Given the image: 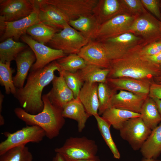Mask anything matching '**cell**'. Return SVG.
I'll return each mask as SVG.
<instances>
[{"label":"cell","instance_id":"obj_46","mask_svg":"<svg viewBox=\"0 0 161 161\" xmlns=\"http://www.w3.org/2000/svg\"><path fill=\"white\" fill-rule=\"evenodd\" d=\"M153 81L155 83L161 84V76L156 77L154 78Z\"/></svg>","mask_w":161,"mask_h":161},{"label":"cell","instance_id":"obj_5","mask_svg":"<svg viewBox=\"0 0 161 161\" xmlns=\"http://www.w3.org/2000/svg\"><path fill=\"white\" fill-rule=\"evenodd\" d=\"M89 41L80 32L66 24L49 43L50 47L62 51L66 55L78 54Z\"/></svg>","mask_w":161,"mask_h":161},{"label":"cell","instance_id":"obj_4","mask_svg":"<svg viewBox=\"0 0 161 161\" xmlns=\"http://www.w3.org/2000/svg\"><path fill=\"white\" fill-rule=\"evenodd\" d=\"M98 148L95 142L86 137H70L63 145L55 149L64 157L75 160L93 159L96 157Z\"/></svg>","mask_w":161,"mask_h":161},{"label":"cell","instance_id":"obj_39","mask_svg":"<svg viewBox=\"0 0 161 161\" xmlns=\"http://www.w3.org/2000/svg\"><path fill=\"white\" fill-rule=\"evenodd\" d=\"M145 44L143 46L141 50V54L144 56L154 55L161 51V40Z\"/></svg>","mask_w":161,"mask_h":161},{"label":"cell","instance_id":"obj_45","mask_svg":"<svg viewBox=\"0 0 161 161\" xmlns=\"http://www.w3.org/2000/svg\"><path fill=\"white\" fill-rule=\"evenodd\" d=\"M4 97V95L0 92V114L2 112V104Z\"/></svg>","mask_w":161,"mask_h":161},{"label":"cell","instance_id":"obj_24","mask_svg":"<svg viewBox=\"0 0 161 161\" xmlns=\"http://www.w3.org/2000/svg\"><path fill=\"white\" fill-rule=\"evenodd\" d=\"M140 150L145 158L157 159L161 154V124L152 130Z\"/></svg>","mask_w":161,"mask_h":161},{"label":"cell","instance_id":"obj_6","mask_svg":"<svg viewBox=\"0 0 161 161\" xmlns=\"http://www.w3.org/2000/svg\"><path fill=\"white\" fill-rule=\"evenodd\" d=\"M6 139L0 143V155L9 149L29 143H39L46 136L44 130L37 126H27L13 133L5 132Z\"/></svg>","mask_w":161,"mask_h":161},{"label":"cell","instance_id":"obj_8","mask_svg":"<svg viewBox=\"0 0 161 161\" xmlns=\"http://www.w3.org/2000/svg\"><path fill=\"white\" fill-rule=\"evenodd\" d=\"M120 135L134 151L140 150L152 130L144 123L141 117L127 120L119 130Z\"/></svg>","mask_w":161,"mask_h":161},{"label":"cell","instance_id":"obj_14","mask_svg":"<svg viewBox=\"0 0 161 161\" xmlns=\"http://www.w3.org/2000/svg\"><path fill=\"white\" fill-rule=\"evenodd\" d=\"M35 10L32 0H0V16L6 22L25 18Z\"/></svg>","mask_w":161,"mask_h":161},{"label":"cell","instance_id":"obj_20","mask_svg":"<svg viewBox=\"0 0 161 161\" xmlns=\"http://www.w3.org/2000/svg\"><path fill=\"white\" fill-rule=\"evenodd\" d=\"M120 0H98L92 14L101 25L125 10Z\"/></svg>","mask_w":161,"mask_h":161},{"label":"cell","instance_id":"obj_23","mask_svg":"<svg viewBox=\"0 0 161 161\" xmlns=\"http://www.w3.org/2000/svg\"><path fill=\"white\" fill-rule=\"evenodd\" d=\"M69 24L81 33L89 41L94 40L100 24L92 13L70 20Z\"/></svg>","mask_w":161,"mask_h":161},{"label":"cell","instance_id":"obj_37","mask_svg":"<svg viewBox=\"0 0 161 161\" xmlns=\"http://www.w3.org/2000/svg\"><path fill=\"white\" fill-rule=\"evenodd\" d=\"M120 1L126 11L132 15L138 16L146 12L141 0H123Z\"/></svg>","mask_w":161,"mask_h":161},{"label":"cell","instance_id":"obj_49","mask_svg":"<svg viewBox=\"0 0 161 161\" xmlns=\"http://www.w3.org/2000/svg\"><path fill=\"white\" fill-rule=\"evenodd\" d=\"M160 6L161 7V2L160 3ZM160 31H161V20L160 21Z\"/></svg>","mask_w":161,"mask_h":161},{"label":"cell","instance_id":"obj_33","mask_svg":"<svg viewBox=\"0 0 161 161\" xmlns=\"http://www.w3.org/2000/svg\"><path fill=\"white\" fill-rule=\"evenodd\" d=\"M33 155L26 145L12 148L0 155V161H33Z\"/></svg>","mask_w":161,"mask_h":161},{"label":"cell","instance_id":"obj_36","mask_svg":"<svg viewBox=\"0 0 161 161\" xmlns=\"http://www.w3.org/2000/svg\"><path fill=\"white\" fill-rule=\"evenodd\" d=\"M60 74L62 75L67 85L72 92L74 97H77L84 83L81 79L78 71L75 72L64 71Z\"/></svg>","mask_w":161,"mask_h":161},{"label":"cell","instance_id":"obj_12","mask_svg":"<svg viewBox=\"0 0 161 161\" xmlns=\"http://www.w3.org/2000/svg\"><path fill=\"white\" fill-rule=\"evenodd\" d=\"M98 0H44L46 3L59 9L70 20L92 13L93 10Z\"/></svg>","mask_w":161,"mask_h":161},{"label":"cell","instance_id":"obj_21","mask_svg":"<svg viewBox=\"0 0 161 161\" xmlns=\"http://www.w3.org/2000/svg\"><path fill=\"white\" fill-rule=\"evenodd\" d=\"M98 83H84L78 95V97L86 112L90 116L98 114L99 101Z\"/></svg>","mask_w":161,"mask_h":161},{"label":"cell","instance_id":"obj_38","mask_svg":"<svg viewBox=\"0 0 161 161\" xmlns=\"http://www.w3.org/2000/svg\"><path fill=\"white\" fill-rule=\"evenodd\" d=\"M143 5L159 20H161V13L160 7V1L158 0H141Z\"/></svg>","mask_w":161,"mask_h":161},{"label":"cell","instance_id":"obj_10","mask_svg":"<svg viewBox=\"0 0 161 161\" xmlns=\"http://www.w3.org/2000/svg\"><path fill=\"white\" fill-rule=\"evenodd\" d=\"M20 38L30 47L36 57V61L30 71L42 68L52 62L66 55L61 50L53 49L39 43L26 34L23 35Z\"/></svg>","mask_w":161,"mask_h":161},{"label":"cell","instance_id":"obj_43","mask_svg":"<svg viewBox=\"0 0 161 161\" xmlns=\"http://www.w3.org/2000/svg\"><path fill=\"white\" fill-rule=\"evenodd\" d=\"M52 161H66L64 157L59 153H56Z\"/></svg>","mask_w":161,"mask_h":161},{"label":"cell","instance_id":"obj_41","mask_svg":"<svg viewBox=\"0 0 161 161\" xmlns=\"http://www.w3.org/2000/svg\"><path fill=\"white\" fill-rule=\"evenodd\" d=\"M144 56L149 61L161 66V51L154 55Z\"/></svg>","mask_w":161,"mask_h":161},{"label":"cell","instance_id":"obj_18","mask_svg":"<svg viewBox=\"0 0 161 161\" xmlns=\"http://www.w3.org/2000/svg\"><path fill=\"white\" fill-rule=\"evenodd\" d=\"M148 96H140L129 92L120 90L113 97L111 107L140 114L142 105Z\"/></svg>","mask_w":161,"mask_h":161},{"label":"cell","instance_id":"obj_17","mask_svg":"<svg viewBox=\"0 0 161 161\" xmlns=\"http://www.w3.org/2000/svg\"><path fill=\"white\" fill-rule=\"evenodd\" d=\"M55 76L52 81V87L46 94L52 103L62 110L75 98L72 90L67 85L62 74Z\"/></svg>","mask_w":161,"mask_h":161},{"label":"cell","instance_id":"obj_27","mask_svg":"<svg viewBox=\"0 0 161 161\" xmlns=\"http://www.w3.org/2000/svg\"><path fill=\"white\" fill-rule=\"evenodd\" d=\"M24 43L8 38L0 43V62L5 63L15 60L21 52L26 49Z\"/></svg>","mask_w":161,"mask_h":161},{"label":"cell","instance_id":"obj_25","mask_svg":"<svg viewBox=\"0 0 161 161\" xmlns=\"http://www.w3.org/2000/svg\"><path fill=\"white\" fill-rule=\"evenodd\" d=\"M101 115L111 126L119 130L129 119L141 116L140 113L112 107L106 109Z\"/></svg>","mask_w":161,"mask_h":161},{"label":"cell","instance_id":"obj_2","mask_svg":"<svg viewBox=\"0 0 161 161\" xmlns=\"http://www.w3.org/2000/svg\"><path fill=\"white\" fill-rule=\"evenodd\" d=\"M61 72L56 61L44 68L30 71L25 85L17 89L14 97L26 112L31 114H37L43 110L44 104L42 94L44 88L52 82L55 75V72Z\"/></svg>","mask_w":161,"mask_h":161},{"label":"cell","instance_id":"obj_30","mask_svg":"<svg viewBox=\"0 0 161 161\" xmlns=\"http://www.w3.org/2000/svg\"><path fill=\"white\" fill-rule=\"evenodd\" d=\"M109 71V69L102 68L90 64H86L83 68L78 71L84 83H98L106 82Z\"/></svg>","mask_w":161,"mask_h":161},{"label":"cell","instance_id":"obj_44","mask_svg":"<svg viewBox=\"0 0 161 161\" xmlns=\"http://www.w3.org/2000/svg\"><path fill=\"white\" fill-rule=\"evenodd\" d=\"M155 101L159 112L161 117V99L152 98Z\"/></svg>","mask_w":161,"mask_h":161},{"label":"cell","instance_id":"obj_9","mask_svg":"<svg viewBox=\"0 0 161 161\" xmlns=\"http://www.w3.org/2000/svg\"><path fill=\"white\" fill-rule=\"evenodd\" d=\"M137 16L124 13L100 25L95 40L101 42L128 32Z\"/></svg>","mask_w":161,"mask_h":161},{"label":"cell","instance_id":"obj_32","mask_svg":"<svg viewBox=\"0 0 161 161\" xmlns=\"http://www.w3.org/2000/svg\"><path fill=\"white\" fill-rule=\"evenodd\" d=\"M97 121L98 129L106 145L110 149L114 158L119 159L120 154L112 137L110 131L111 125L98 114L94 116Z\"/></svg>","mask_w":161,"mask_h":161},{"label":"cell","instance_id":"obj_15","mask_svg":"<svg viewBox=\"0 0 161 161\" xmlns=\"http://www.w3.org/2000/svg\"><path fill=\"white\" fill-rule=\"evenodd\" d=\"M153 81L140 80L129 77L116 78H107L106 82L117 91L124 90L142 96H148L151 85Z\"/></svg>","mask_w":161,"mask_h":161},{"label":"cell","instance_id":"obj_48","mask_svg":"<svg viewBox=\"0 0 161 161\" xmlns=\"http://www.w3.org/2000/svg\"><path fill=\"white\" fill-rule=\"evenodd\" d=\"M4 124V120L3 116L1 114H0V125L2 126Z\"/></svg>","mask_w":161,"mask_h":161},{"label":"cell","instance_id":"obj_28","mask_svg":"<svg viewBox=\"0 0 161 161\" xmlns=\"http://www.w3.org/2000/svg\"><path fill=\"white\" fill-rule=\"evenodd\" d=\"M60 30L40 22L30 27L26 33L36 41L45 44L49 43Z\"/></svg>","mask_w":161,"mask_h":161},{"label":"cell","instance_id":"obj_16","mask_svg":"<svg viewBox=\"0 0 161 161\" xmlns=\"http://www.w3.org/2000/svg\"><path fill=\"white\" fill-rule=\"evenodd\" d=\"M39 22L36 9L33 13L25 18L14 21L6 22L4 32L0 36V41L2 42L10 38L17 41L26 33L30 27Z\"/></svg>","mask_w":161,"mask_h":161},{"label":"cell","instance_id":"obj_35","mask_svg":"<svg viewBox=\"0 0 161 161\" xmlns=\"http://www.w3.org/2000/svg\"><path fill=\"white\" fill-rule=\"evenodd\" d=\"M10 63L0 62V83L4 87L5 93L13 95L16 93L17 88L14 85L12 77V70Z\"/></svg>","mask_w":161,"mask_h":161},{"label":"cell","instance_id":"obj_47","mask_svg":"<svg viewBox=\"0 0 161 161\" xmlns=\"http://www.w3.org/2000/svg\"><path fill=\"white\" fill-rule=\"evenodd\" d=\"M141 161H161V160L154 158H147L143 157Z\"/></svg>","mask_w":161,"mask_h":161},{"label":"cell","instance_id":"obj_3","mask_svg":"<svg viewBox=\"0 0 161 161\" xmlns=\"http://www.w3.org/2000/svg\"><path fill=\"white\" fill-rule=\"evenodd\" d=\"M42 98L43 109L37 114L29 113L21 107L16 108L14 112L17 117L27 126L40 127L44 131L46 136L52 139L59 135L65 120L62 115V110L53 105L46 94L43 95Z\"/></svg>","mask_w":161,"mask_h":161},{"label":"cell","instance_id":"obj_26","mask_svg":"<svg viewBox=\"0 0 161 161\" xmlns=\"http://www.w3.org/2000/svg\"><path fill=\"white\" fill-rule=\"evenodd\" d=\"M140 114L144 123L151 130L161 121V117L156 104L148 96L142 105Z\"/></svg>","mask_w":161,"mask_h":161},{"label":"cell","instance_id":"obj_22","mask_svg":"<svg viewBox=\"0 0 161 161\" xmlns=\"http://www.w3.org/2000/svg\"><path fill=\"white\" fill-rule=\"evenodd\" d=\"M62 115L77 121L78 132H81L86 126L87 120L90 116L86 111L78 97L68 103L63 108Z\"/></svg>","mask_w":161,"mask_h":161},{"label":"cell","instance_id":"obj_7","mask_svg":"<svg viewBox=\"0 0 161 161\" xmlns=\"http://www.w3.org/2000/svg\"><path fill=\"white\" fill-rule=\"evenodd\" d=\"M78 54L86 64L95 65L103 69H109L114 59L112 50L104 43L95 40L89 41Z\"/></svg>","mask_w":161,"mask_h":161},{"label":"cell","instance_id":"obj_29","mask_svg":"<svg viewBox=\"0 0 161 161\" xmlns=\"http://www.w3.org/2000/svg\"><path fill=\"white\" fill-rule=\"evenodd\" d=\"M141 38L134 34L129 32L107 39L103 42L115 49L123 52L140 44Z\"/></svg>","mask_w":161,"mask_h":161},{"label":"cell","instance_id":"obj_11","mask_svg":"<svg viewBox=\"0 0 161 161\" xmlns=\"http://www.w3.org/2000/svg\"><path fill=\"white\" fill-rule=\"evenodd\" d=\"M128 32L142 36L150 43L161 40L160 21L146 12L136 18Z\"/></svg>","mask_w":161,"mask_h":161},{"label":"cell","instance_id":"obj_42","mask_svg":"<svg viewBox=\"0 0 161 161\" xmlns=\"http://www.w3.org/2000/svg\"><path fill=\"white\" fill-rule=\"evenodd\" d=\"M64 157L66 161H100L99 157L97 156L93 159L84 160H75Z\"/></svg>","mask_w":161,"mask_h":161},{"label":"cell","instance_id":"obj_1","mask_svg":"<svg viewBox=\"0 0 161 161\" xmlns=\"http://www.w3.org/2000/svg\"><path fill=\"white\" fill-rule=\"evenodd\" d=\"M145 44L133 46L112 60L107 78L126 77L153 81L154 77L161 76V66L149 61L141 54V48Z\"/></svg>","mask_w":161,"mask_h":161},{"label":"cell","instance_id":"obj_31","mask_svg":"<svg viewBox=\"0 0 161 161\" xmlns=\"http://www.w3.org/2000/svg\"><path fill=\"white\" fill-rule=\"evenodd\" d=\"M56 61L61 69L59 74L64 71L75 72L83 68L86 65L84 60L76 54L66 55Z\"/></svg>","mask_w":161,"mask_h":161},{"label":"cell","instance_id":"obj_13","mask_svg":"<svg viewBox=\"0 0 161 161\" xmlns=\"http://www.w3.org/2000/svg\"><path fill=\"white\" fill-rule=\"evenodd\" d=\"M40 22L59 30L69 24V19L62 11L44 0H32Z\"/></svg>","mask_w":161,"mask_h":161},{"label":"cell","instance_id":"obj_34","mask_svg":"<svg viewBox=\"0 0 161 161\" xmlns=\"http://www.w3.org/2000/svg\"><path fill=\"white\" fill-rule=\"evenodd\" d=\"M117 92V91L111 88L106 83H98V114L99 115H101L105 111L111 107L112 99Z\"/></svg>","mask_w":161,"mask_h":161},{"label":"cell","instance_id":"obj_19","mask_svg":"<svg viewBox=\"0 0 161 161\" xmlns=\"http://www.w3.org/2000/svg\"><path fill=\"white\" fill-rule=\"evenodd\" d=\"M36 60L35 55L30 48L25 49L17 55L15 59L17 72L13 77L14 85L17 89L24 86L28 72Z\"/></svg>","mask_w":161,"mask_h":161},{"label":"cell","instance_id":"obj_40","mask_svg":"<svg viewBox=\"0 0 161 161\" xmlns=\"http://www.w3.org/2000/svg\"><path fill=\"white\" fill-rule=\"evenodd\" d=\"M148 96L152 98L161 99V84L153 81L150 86Z\"/></svg>","mask_w":161,"mask_h":161}]
</instances>
